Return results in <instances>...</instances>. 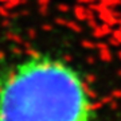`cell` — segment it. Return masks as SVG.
Returning a JSON list of instances; mask_svg holds the SVG:
<instances>
[{
	"instance_id": "6da1fadb",
	"label": "cell",
	"mask_w": 121,
	"mask_h": 121,
	"mask_svg": "<svg viewBox=\"0 0 121 121\" xmlns=\"http://www.w3.org/2000/svg\"><path fill=\"white\" fill-rule=\"evenodd\" d=\"M0 121H95L85 77L66 56L0 38Z\"/></svg>"
}]
</instances>
